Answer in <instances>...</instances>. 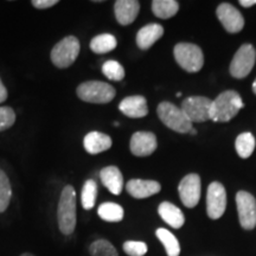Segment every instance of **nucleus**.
Segmentation results:
<instances>
[{
  "label": "nucleus",
  "instance_id": "obj_1",
  "mask_svg": "<svg viewBox=\"0 0 256 256\" xmlns=\"http://www.w3.org/2000/svg\"><path fill=\"white\" fill-rule=\"evenodd\" d=\"M243 106L238 92L235 90L223 92L211 104V120L215 122H228L238 115Z\"/></svg>",
  "mask_w": 256,
  "mask_h": 256
},
{
  "label": "nucleus",
  "instance_id": "obj_2",
  "mask_svg": "<svg viewBox=\"0 0 256 256\" xmlns=\"http://www.w3.org/2000/svg\"><path fill=\"white\" fill-rule=\"evenodd\" d=\"M57 220L63 235H70L76 228V192L72 185L64 186L60 194Z\"/></svg>",
  "mask_w": 256,
  "mask_h": 256
},
{
  "label": "nucleus",
  "instance_id": "obj_3",
  "mask_svg": "<svg viewBox=\"0 0 256 256\" xmlns=\"http://www.w3.org/2000/svg\"><path fill=\"white\" fill-rule=\"evenodd\" d=\"M76 94L82 101L89 104H108L116 95L110 84L101 81H88L78 87Z\"/></svg>",
  "mask_w": 256,
  "mask_h": 256
},
{
  "label": "nucleus",
  "instance_id": "obj_4",
  "mask_svg": "<svg viewBox=\"0 0 256 256\" xmlns=\"http://www.w3.org/2000/svg\"><path fill=\"white\" fill-rule=\"evenodd\" d=\"M156 113L162 124L174 132L190 133V130L194 128L192 122L188 119L182 108H178L171 102H162L158 106Z\"/></svg>",
  "mask_w": 256,
  "mask_h": 256
},
{
  "label": "nucleus",
  "instance_id": "obj_5",
  "mask_svg": "<svg viewBox=\"0 0 256 256\" xmlns=\"http://www.w3.org/2000/svg\"><path fill=\"white\" fill-rule=\"evenodd\" d=\"M80 49H81L80 40L75 36L63 38L51 50V62L57 68H68L78 58Z\"/></svg>",
  "mask_w": 256,
  "mask_h": 256
},
{
  "label": "nucleus",
  "instance_id": "obj_6",
  "mask_svg": "<svg viewBox=\"0 0 256 256\" xmlns=\"http://www.w3.org/2000/svg\"><path fill=\"white\" fill-rule=\"evenodd\" d=\"M174 58L188 72H197L203 68L204 56L200 46L191 43H178L174 46Z\"/></svg>",
  "mask_w": 256,
  "mask_h": 256
},
{
  "label": "nucleus",
  "instance_id": "obj_7",
  "mask_svg": "<svg viewBox=\"0 0 256 256\" xmlns=\"http://www.w3.org/2000/svg\"><path fill=\"white\" fill-rule=\"evenodd\" d=\"M212 100L204 96H191L182 104V110L191 122H204L211 120Z\"/></svg>",
  "mask_w": 256,
  "mask_h": 256
},
{
  "label": "nucleus",
  "instance_id": "obj_8",
  "mask_svg": "<svg viewBox=\"0 0 256 256\" xmlns=\"http://www.w3.org/2000/svg\"><path fill=\"white\" fill-rule=\"evenodd\" d=\"M256 51L252 44H243L230 64V74L236 78H244L250 74L255 64Z\"/></svg>",
  "mask_w": 256,
  "mask_h": 256
},
{
  "label": "nucleus",
  "instance_id": "obj_9",
  "mask_svg": "<svg viewBox=\"0 0 256 256\" xmlns=\"http://www.w3.org/2000/svg\"><path fill=\"white\" fill-rule=\"evenodd\" d=\"M236 206L242 228L246 230L254 229L256 226V200L254 196L247 191L238 192Z\"/></svg>",
  "mask_w": 256,
  "mask_h": 256
},
{
  "label": "nucleus",
  "instance_id": "obj_10",
  "mask_svg": "<svg viewBox=\"0 0 256 256\" xmlns=\"http://www.w3.org/2000/svg\"><path fill=\"white\" fill-rule=\"evenodd\" d=\"M226 208V188L218 182H214L208 188L206 212L211 220H218L223 216Z\"/></svg>",
  "mask_w": 256,
  "mask_h": 256
},
{
  "label": "nucleus",
  "instance_id": "obj_11",
  "mask_svg": "<svg viewBox=\"0 0 256 256\" xmlns=\"http://www.w3.org/2000/svg\"><path fill=\"white\" fill-rule=\"evenodd\" d=\"M179 197L186 208H194L200 198V178L196 174L185 176L178 186Z\"/></svg>",
  "mask_w": 256,
  "mask_h": 256
},
{
  "label": "nucleus",
  "instance_id": "obj_12",
  "mask_svg": "<svg viewBox=\"0 0 256 256\" xmlns=\"http://www.w3.org/2000/svg\"><path fill=\"white\" fill-rule=\"evenodd\" d=\"M216 14L224 28L230 34H238L244 26V19H243L241 12L234 8L232 4H228V2L220 4Z\"/></svg>",
  "mask_w": 256,
  "mask_h": 256
},
{
  "label": "nucleus",
  "instance_id": "obj_13",
  "mask_svg": "<svg viewBox=\"0 0 256 256\" xmlns=\"http://www.w3.org/2000/svg\"><path fill=\"white\" fill-rule=\"evenodd\" d=\"M158 142L152 132H136L130 138V148L136 156H151L156 150Z\"/></svg>",
  "mask_w": 256,
  "mask_h": 256
},
{
  "label": "nucleus",
  "instance_id": "obj_14",
  "mask_svg": "<svg viewBox=\"0 0 256 256\" xmlns=\"http://www.w3.org/2000/svg\"><path fill=\"white\" fill-rule=\"evenodd\" d=\"M140 11V2L138 0H118L114 4L115 18L121 25L132 24Z\"/></svg>",
  "mask_w": 256,
  "mask_h": 256
},
{
  "label": "nucleus",
  "instance_id": "obj_15",
  "mask_svg": "<svg viewBox=\"0 0 256 256\" xmlns=\"http://www.w3.org/2000/svg\"><path fill=\"white\" fill-rule=\"evenodd\" d=\"M126 190L130 196L138 200L148 198L162 190V185L156 180L145 179H132L126 184Z\"/></svg>",
  "mask_w": 256,
  "mask_h": 256
},
{
  "label": "nucleus",
  "instance_id": "obj_16",
  "mask_svg": "<svg viewBox=\"0 0 256 256\" xmlns=\"http://www.w3.org/2000/svg\"><path fill=\"white\" fill-rule=\"evenodd\" d=\"M119 110L124 115L132 119H139L148 114L146 98L144 96H128L120 102Z\"/></svg>",
  "mask_w": 256,
  "mask_h": 256
},
{
  "label": "nucleus",
  "instance_id": "obj_17",
  "mask_svg": "<svg viewBox=\"0 0 256 256\" xmlns=\"http://www.w3.org/2000/svg\"><path fill=\"white\" fill-rule=\"evenodd\" d=\"M102 184L115 196H119L124 188V176L116 166H107L100 172Z\"/></svg>",
  "mask_w": 256,
  "mask_h": 256
},
{
  "label": "nucleus",
  "instance_id": "obj_18",
  "mask_svg": "<svg viewBox=\"0 0 256 256\" xmlns=\"http://www.w3.org/2000/svg\"><path fill=\"white\" fill-rule=\"evenodd\" d=\"M164 34V28L160 24L152 23L142 28L136 34V44L142 50L150 49Z\"/></svg>",
  "mask_w": 256,
  "mask_h": 256
},
{
  "label": "nucleus",
  "instance_id": "obj_19",
  "mask_svg": "<svg viewBox=\"0 0 256 256\" xmlns=\"http://www.w3.org/2000/svg\"><path fill=\"white\" fill-rule=\"evenodd\" d=\"M112 139L107 134L101 132H90L83 139V146L89 154H98V153L108 151L112 147Z\"/></svg>",
  "mask_w": 256,
  "mask_h": 256
},
{
  "label": "nucleus",
  "instance_id": "obj_20",
  "mask_svg": "<svg viewBox=\"0 0 256 256\" xmlns=\"http://www.w3.org/2000/svg\"><path fill=\"white\" fill-rule=\"evenodd\" d=\"M158 212L159 216L164 220V222L171 226L174 229H179L184 226V214L174 204L170 203V202H162L158 208Z\"/></svg>",
  "mask_w": 256,
  "mask_h": 256
},
{
  "label": "nucleus",
  "instance_id": "obj_21",
  "mask_svg": "<svg viewBox=\"0 0 256 256\" xmlns=\"http://www.w3.org/2000/svg\"><path fill=\"white\" fill-rule=\"evenodd\" d=\"M98 215L100 216L101 220H106V222L116 223L121 222L124 220V208L116 203H112V202H107V203H102L98 209Z\"/></svg>",
  "mask_w": 256,
  "mask_h": 256
},
{
  "label": "nucleus",
  "instance_id": "obj_22",
  "mask_svg": "<svg viewBox=\"0 0 256 256\" xmlns=\"http://www.w3.org/2000/svg\"><path fill=\"white\" fill-rule=\"evenodd\" d=\"M179 10V4L176 0H153L152 11L158 18L168 19L174 17Z\"/></svg>",
  "mask_w": 256,
  "mask_h": 256
},
{
  "label": "nucleus",
  "instance_id": "obj_23",
  "mask_svg": "<svg viewBox=\"0 0 256 256\" xmlns=\"http://www.w3.org/2000/svg\"><path fill=\"white\" fill-rule=\"evenodd\" d=\"M118 46L116 38L110 34H102L94 37L90 42V50L95 54H107Z\"/></svg>",
  "mask_w": 256,
  "mask_h": 256
},
{
  "label": "nucleus",
  "instance_id": "obj_24",
  "mask_svg": "<svg viewBox=\"0 0 256 256\" xmlns=\"http://www.w3.org/2000/svg\"><path fill=\"white\" fill-rule=\"evenodd\" d=\"M156 235L159 238V241L164 244L168 256H179V254H180V246H179L178 240L174 234L170 232L168 229L159 228L156 229Z\"/></svg>",
  "mask_w": 256,
  "mask_h": 256
},
{
  "label": "nucleus",
  "instance_id": "obj_25",
  "mask_svg": "<svg viewBox=\"0 0 256 256\" xmlns=\"http://www.w3.org/2000/svg\"><path fill=\"white\" fill-rule=\"evenodd\" d=\"M255 138L249 132L240 134V136L236 138V152H238V156L243 159H247L252 154V152H254L255 150Z\"/></svg>",
  "mask_w": 256,
  "mask_h": 256
},
{
  "label": "nucleus",
  "instance_id": "obj_26",
  "mask_svg": "<svg viewBox=\"0 0 256 256\" xmlns=\"http://www.w3.org/2000/svg\"><path fill=\"white\" fill-rule=\"evenodd\" d=\"M96 197H98V184L92 179H88L83 185L82 194H81V202L83 209L90 210L94 208Z\"/></svg>",
  "mask_w": 256,
  "mask_h": 256
},
{
  "label": "nucleus",
  "instance_id": "obj_27",
  "mask_svg": "<svg viewBox=\"0 0 256 256\" xmlns=\"http://www.w3.org/2000/svg\"><path fill=\"white\" fill-rule=\"evenodd\" d=\"M12 190L8 174L0 168V214L8 209L10 200H11Z\"/></svg>",
  "mask_w": 256,
  "mask_h": 256
},
{
  "label": "nucleus",
  "instance_id": "obj_28",
  "mask_svg": "<svg viewBox=\"0 0 256 256\" xmlns=\"http://www.w3.org/2000/svg\"><path fill=\"white\" fill-rule=\"evenodd\" d=\"M92 256H119L118 250L107 240H96L89 247Z\"/></svg>",
  "mask_w": 256,
  "mask_h": 256
},
{
  "label": "nucleus",
  "instance_id": "obj_29",
  "mask_svg": "<svg viewBox=\"0 0 256 256\" xmlns=\"http://www.w3.org/2000/svg\"><path fill=\"white\" fill-rule=\"evenodd\" d=\"M102 74L112 81H122L124 78V69L118 60H107L102 66Z\"/></svg>",
  "mask_w": 256,
  "mask_h": 256
},
{
  "label": "nucleus",
  "instance_id": "obj_30",
  "mask_svg": "<svg viewBox=\"0 0 256 256\" xmlns=\"http://www.w3.org/2000/svg\"><path fill=\"white\" fill-rule=\"evenodd\" d=\"M122 248L128 256H144L148 250L146 243L142 241H126Z\"/></svg>",
  "mask_w": 256,
  "mask_h": 256
},
{
  "label": "nucleus",
  "instance_id": "obj_31",
  "mask_svg": "<svg viewBox=\"0 0 256 256\" xmlns=\"http://www.w3.org/2000/svg\"><path fill=\"white\" fill-rule=\"evenodd\" d=\"M16 113L11 107H0V132L14 126Z\"/></svg>",
  "mask_w": 256,
  "mask_h": 256
},
{
  "label": "nucleus",
  "instance_id": "obj_32",
  "mask_svg": "<svg viewBox=\"0 0 256 256\" xmlns=\"http://www.w3.org/2000/svg\"><path fill=\"white\" fill-rule=\"evenodd\" d=\"M56 4H58V0H34V2H32V5L40 10L52 8V6H55Z\"/></svg>",
  "mask_w": 256,
  "mask_h": 256
},
{
  "label": "nucleus",
  "instance_id": "obj_33",
  "mask_svg": "<svg viewBox=\"0 0 256 256\" xmlns=\"http://www.w3.org/2000/svg\"><path fill=\"white\" fill-rule=\"evenodd\" d=\"M8 98V90H6L5 86L2 84V80H0V104L4 102Z\"/></svg>",
  "mask_w": 256,
  "mask_h": 256
},
{
  "label": "nucleus",
  "instance_id": "obj_34",
  "mask_svg": "<svg viewBox=\"0 0 256 256\" xmlns=\"http://www.w3.org/2000/svg\"><path fill=\"white\" fill-rule=\"evenodd\" d=\"M256 4V0H240V5L243 8H250V6Z\"/></svg>",
  "mask_w": 256,
  "mask_h": 256
},
{
  "label": "nucleus",
  "instance_id": "obj_35",
  "mask_svg": "<svg viewBox=\"0 0 256 256\" xmlns=\"http://www.w3.org/2000/svg\"><path fill=\"white\" fill-rule=\"evenodd\" d=\"M252 92H254V94H256V80L252 83Z\"/></svg>",
  "mask_w": 256,
  "mask_h": 256
},
{
  "label": "nucleus",
  "instance_id": "obj_36",
  "mask_svg": "<svg viewBox=\"0 0 256 256\" xmlns=\"http://www.w3.org/2000/svg\"><path fill=\"white\" fill-rule=\"evenodd\" d=\"M190 133L192 134V136H196V134H197V130H194V128H192V130H190Z\"/></svg>",
  "mask_w": 256,
  "mask_h": 256
},
{
  "label": "nucleus",
  "instance_id": "obj_37",
  "mask_svg": "<svg viewBox=\"0 0 256 256\" xmlns=\"http://www.w3.org/2000/svg\"><path fill=\"white\" fill-rule=\"evenodd\" d=\"M20 256H34V255H32V254H30V252H24V254H22Z\"/></svg>",
  "mask_w": 256,
  "mask_h": 256
},
{
  "label": "nucleus",
  "instance_id": "obj_38",
  "mask_svg": "<svg viewBox=\"0 0 256 256\" xmlns=\"http://www.w3.org/2000/svg\"><path fill=\"white\" fill-rule=\"evenodd\" d=\"M182 95H183V94H182V92H177V94H176V96H177V98H180Z\"/></svg>",
  "mask_w": 256,
  "mask_h": 256
}]
</instances>
